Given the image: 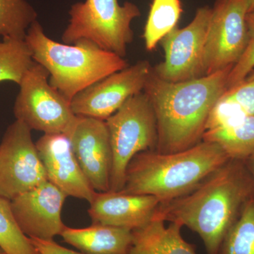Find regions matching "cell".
<instances>
[{"label": "cell", "mask_w": 254, "mask_h": 254, "mask_svg": "<svg viewBox=\"0 0 254 254\" xmlns=\"http://www.w3.org/2000/svg\"><path fill=\"white\" fill-rule=\"evenodd\" d=\"M254 195L245 160L230 159L190 193L159 205L153 218L177 222L198 234L208 254H218L224 238Z\"/></svg>", "instance_id": "6da1fadb"}, {"label": "cell", "mask_w": 254, "mask_h": 254, "mask_svg": "<svg viewBox=\"0 0 254 254\" xmlns=\"http://www.w3.org/2000/svg\"><path fill=\"white\" fill-rule=\"evenodd\" d=\"M232 67L178 83L164 81L151 70L143 91L156 118L157 152L176 153L202 141L209 115L227 90Z\"/></svg>", "instance_id": "7a4b0ae2"}, {"label": "cell", "mask_w": 254, "mask_h": 254, "mask_svg": "<svg viewBox=\"0 0 254 254\" xmlns=\"http://www.w3.org/2000/svg\"><path fill=\"white\" fill-rule=\"evenodd\" d=\"M230 159L220 145L205 141L176 153L141 152L127 167L122 191L168 203L190 193Z\"/></svg>", "instance_id": "3957f363"}, {"label": "cell", "mask_w": 254, "mask_h": 254, "mask_svg": "<svg viewBox=\"0 0 254 254\" xmlns=\"http://www.w3.org/2000/svg\"><path fill=\"white\" fill-rule=\"evenodd\" d=\"M25 41L33 60L49 73L50 85L69 102L88 87L128 66L125 58L87 40L73 44L54 41L38 20L28 28Z\"/></svg>", "instance_id": "277c9868"}, {"label": "cell", "mask_w": 254, "mask_h": 254, "mask_svg": "<svg viewBox=\"0 0 254 254\" xmlns=\"http://www.w3.org/2000/svg\"><path fill=\"white\" fill-rule=\"evenodd\" d=\"M68 15L62 36L64 43L87 40L125 58L127 46L133 40L132 21L141 16V11L131 1L121 5L118 0H85L71 5Z\"/></svg>", "instance_id": "5b68a950"}, {"label": "cell", "mask_w": 254, "mask_h": 254, "mask_svg": "<svg viewBox=\"0 0 254 254\" xmlns=\"http://www.w3.org/2000/svg\"><path fill=\"white\" fill-rule=\"evenodd\" d=\"M105 123L113 154L110 190L120 191L132 158L141 152L156 149V118L143 91L128 98Z\"/></svg>", "instance_id": "8992f818"}, {"label": "cell", "mask_w": 254, "mask_h": 254, "mask_svg": "<svg viewBox=\"0 0 254 254\" xmlns=\"http://www.w3.org/2000/svg\"><path fill=\"white\" fill-rule=\"evenodd\" d=\"M19 87L14 106L16 120L44 134L70 133L78 116L71 102L50 85L46 68L34 62Z\"/></svg>", "instance_id": "52a82bcc"}, {"label": "cell", "mask_w": 254, "mask_h": 254, "mask_svg": "<svg viewBox=\"0 0 254 254\" xmlns=\"http://www.w3.org/2000/svg\"><path fill=\"white\" fill-rule=\"evenodd\" d=\"M212 8L202 6L196 10L187 26H176L161 40L165 59L153 72L165 81L178 83L205 76L204 50Z\"/></svg>", "instance_id": "ba28073f"}, {"label": "cell", "mask_w": 254, "mask_h": 254, "mask_svg": "<svg viewBox=\"0 0 254 254\" xmlns=\"http://www.w3.org/2000/svg\"><path fill=\"white\" fill-rule=\"evenodd\" d=\"M48 180L31 128L16 120L0 143V197L14 199Z\"/></svg>", "instance_id": "9c48e42d"}, {"label": "cell", "mask_w": 254, "mask_h": 254, "mask_svg": "<svg viewBox=\"0 0 254 254\" xmlns=\"http://www.w3.org/2000/svg\"><path fill=\"white\" fill-rule=\"evenodd\" d=\"M247 0H216L212 8L204 50L205 75L234 66L248 43Z\"/></svg>", "instance_id": "30bf717a"}, {"label": "cell", "mask_w": 254, "mask_h": 254, "mask_svg": "<svg viewBox=\"0 0 254 254\" xmlns=\"http://www.w3.org/2000/svg\"><path fill=\"white\" fill-rule=\"evenodd\" d=\"M151 70L149 62L142 60L95 83L73 97V113L105 121L128 98L143 92Z\"/></svg>", "instance_id": "8fae6325"}, {"label": "cell", "mask_w": 254, "mask_h": 254, "mask_svg": "<svg viewBox=\"0 0 254 254\" xmlns=\"http://www.w3.org/2000/svg\"><path fill=\"white\" fill-rule=\"evenodd\" d=\"M67 196L48 180L10 201L15 220L26 236L50 240L66 226L62 211Z\"/></svg>", "instance_id": "7c38bea8"}, {"label": "cell", "mask_w": 254, "mask_h": 254, "mask_svg": "<svg viewBox=\"0 0 254 254\" xmlns=\"http://www.w3.org/2000/svg\"><path fill=\"white\" fill-rule=\"evenodd\" d=\"M67 136L75 157L93 190H110L113 154L105 121L78 116Z\"/></svg>", "instance_id": "4fadbf2b"}, {"label": "cell", "mask_w": 254, "mask_h": 254, "mask_svg": "<svg viewBox=\"0 0 254 254\" xmlns=\"http://www.w3.org/2000/svg\"><path fill=\"white\" fill-rule=\"evenodd\" d=\"M48 180L68 196L91 203L95 193L65 133L44 134L36 143Z\"/></svg>", "instance_id": "5bb4252c"}, {"label": "cell", "mask_w": 254, "mask_h": 254, "mask_svg": "<svg viewBox=\"0 0 254 254\" xmlns=\"http://www.w3.org/2000/svg\"><path fill=\"white\" fill-rule=\"evenodd\" d=\"M160 204L153 195L108 190L95 192L88 212L93 224L133 231L151 221Z\"/></svg>", "instance_id": "9a60e30c"}, {"label": "cell", "mask_w": 254, "mask_h": 254, "mask_svg": "<svg viewBox=\"0 0 254 254\" xmlns=\"http://www.w3.org/2000/svg\"><path fill=\"white\" fill-rule=\"evenodd\" d=\"M60 236L87 254H128L133 241L131 230L100 224L85 228L65 226Z\"/></svg>", "instance_id": "2e32d148"}, {"label": "cell", "mask_w": 254, "mask_h": 254, "mask_svg": "<svg viewBox=\"0 0 254 254\" xmlns=\"http://www.w3.org/2000/svg\"><path fill=\"white\" fill-rule=\"evenodd\" d=\"M182 225L153 218L132 231L133 241L128 254H196L193 245L182 237Z\"/></svg>", "instance_id": "e0dca14e"}, {"label": "cell", "mask_w": 254, "mask_h": 254, "mask_svg": "<svg viewBox=\"0 0 254 254\" xmlns=\"http://www.w3.org/2000/svg\"><path fill=\"white\" fill-rule=\"evenodd\" d=\"M202 141L217 143L231 159L245 160L254 151V115L232 126L205 131Z\"/></svg>", "instance_id": "ac0fdd59"}, {"label": "cell", "mask_w": 254, "mask_h": 254, "mask_svg": "<svg viewBox=\"0 0 254 254\" xmlns=\"http://www.w3.org/2000/svg\"><path fill=\"white\" fill-rule=\"evenodd\" d=\"M182 13L180 0H153L143 33L148 51H153L164 37L177 26Z\"/></svg>", "instance_id": "d6986e66"}, {"label": "cell", "mask_w": 254, "mask_h": 254, "mask_svg": "<svg viewBox=\"0 0 254 254\" xmlns=\"http://www.w3.org/2000/svg\"><path fill=\"white\" fill-rule=\"evenodd\" d=\"M34 62L25 40L3 38L0 41V82H14L19 86Z\"/></svg>", "instance_id": "ffe728a7"}, {"label": "cell", "mask_w": 254, "mask_h": 254, "mask_svg": "<svg viewBox=\"0 0 254 254\" xmlns=\"http://www.w3.org/2000/svg\"><path fill=\"white\" fill-rule=\"evenodd\" d=\"M37 18L36 9L26 0H0V36L25 40Z\"/></svg>", "instance_id": "44dd1931"}, {"label": "cell", "mask_w": 254, "mask_h": 254, "mask_svg": "<svg viewBox=\"0 0 254 254\" xmlns=\"http://www.w3.org/2000/svg\"><path fill=\"white\" fill-rule=\"evenodd\" d=\"M218 254H254V195L227 232Z\"/></svg>", "instance_id": "7402d4cb"}, {"label": "cell", "mask_w": 254, "mask_h": 254, "mask_svg": "<svg viewBox=\"0 0 254 254\" xmlns=\"http://www.w3.org/2000/svg\"><path fill=\"white\" fill-rule=\"evenodd\" d=\"M0 249L6 254H39L15 220L11 201L2 197H0Z\"/></svg>", "instance_id": "603a6c76"}, {"label": "cell", "mask_w": 254, "mask_h": 254, "mask_svg": "<svg viewBox=\"0 0 254 254\" xmlns=\"http://www.w3.org/2000/svg\"><path fill=\"white\" fill-rule=\"evenodd\" d=\"M246 21L248 31V43L243 55L229 73L227 89L243 81L254 70V9L248 11Z\"/></svg>", "instance_id": "cb8c5ba5"}, {"label": "cell", "mask_w": 254, "mask_h": 254, "mask_svg": "<svg viewBox=\"0 0 254 254\" xmlns=\"http://www.w3.org/2000/svg\"><path fill=\"white\" fill-rule=\"evenodd\" d=\"M219 100L237 107L246 116L254 115V70L243 81L227 89Z\"/></svg>", "instance_id": "d4e9b609"}, {"label": "cell", "mask_w": 254, "mask_h": 254, "mask_svg": "<svg viewBox=\"0 0 254 254\" xmlns=\"http://www.w3.org/2000/svg\"><path fill=\"white\" fill-rule=\"evenodd\" d=\"M39 254H87L68 250L58 245L53 240H43L30 238Z\"/></svg>", "instance_id": "484cf974"}, {"label": "cell", "mask_w": 254, "mask_h": 254, "mask_svg": "<svg viewBox=\"0 0 254 254\" xmlns=\"http://www.w3.org/2000/svg\"><path fill=\"white\" fill-rule=\"evenodd\" d=\"M245 161L247 168H248L251 174H252V177L254 179V151L250 157L246 159Z\"/></svg>", "instance_id": "4316f807"}, {"label": "cell", "mask_w": 254, "mask_h": 254, "mask_svg": "<svg viewBox=\"0 0 254 254\" xmlns=\"http://www.w3.org/2000/svg\"><path fill=\"white\" fill-rule=\"evenodd\" d=\"M248 3L249 11L254 9V0H247Z\"/></svg>", "instance_id": "83f0119b"}, {"label": "cell", "mask_w": 254, "mask_h": 254, "mask_svg": "<svg viewBox=\"0 0 254 254\" xmlns=\"http://www.w3.org/2000/svg\"><path fill=\"white\" fill-rule=\"evenodd\" d=\"M0 254H5V252H4V251H3L2 250H1V249H0Z\"/></svg>", "instance_id": "f1b7e54d"}]
</instances>
